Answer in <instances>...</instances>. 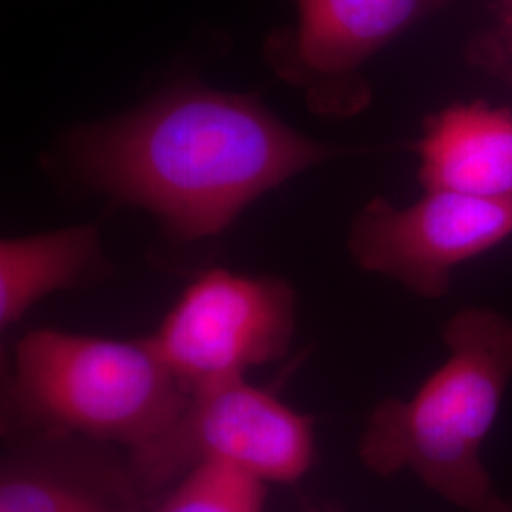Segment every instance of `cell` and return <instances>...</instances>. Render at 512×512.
<instances>
[{
    "mask_svg": "<svg viewBox=\"0 0 512 512\" xmlns=\"http://www.w3.org/2000/svg\"><path fill=\"white\" fill-rule=\"evenodd\" d=\"M512 236V200H488L429 190L410 207L382 198L353 222L349 251L374 274L399 281L412 293L440 298L461 262Z\"/></svg>",
    "mask_w": 512,
    "mask_h": 512,
    "instance_id": "cell-7",
    "label": "cell"
},
{
    "mask_svg": "<svg viewBox=\"0 0 512 512\" xmlns=\"http://www.w3.org/2000/svg\"><path fill=\"white\" fill-rule=\"evenodd\" d=\"M444 0H296V23L264 42V59L315 114L351 116L370 101L361 71Z\"/></svg>",
    "mask_w": 512,
    "mask_h": 512,
    "instance_id": "cell-6",
    "label": "cell"
},
{
    "mask_svg": "<svg viewBox=\"0 0 512 512\" xmlns=\"http://www.w3.org/2000/svg\"><path fill=\"white\" fill-rule=\"evenodd\" d=\"M0 463V512H152L112 444L12 435Z\"/></svg>",
    "mask_w": 512,
    "mask_h": 512,
    "instance_id": "cell-8",
    "label": "cell"
},
{
    "mask_svg": "<svg viewBox=\"0 0 512 512\" xmlns=\"http://www.w3.org/2000/svg\"><path fill=\"white\" fill-rule=\"evenodd\" d=\"M188 393L145 340L54 329L19 340L2 403L4 435H69L126 452L162 433Z\"/></svg>",
    "mask_w": 512,
    "mask_h": 512,
    "instance_id": "cell-3",
    "label": "cell"
},
{
    "mask_svg": "<svg viewBox=\"0 0 512 512\" xmlns=\"http://www.w3.org/2000/svg\"><path fill=\"white\" fill-rule=\"evenodd\" d=\"M313 420L272 393L232 378L188 393L162 433L126 452L148 499L183 476L217 465L264 484H294L315 463Z\"/></svg>",
    "mask_w": 512,
    "mask_h": 512,
    "instance_id": "cell-4",
    "label": "cell"
},
{
    "mask_svg": "<svg viewBox=\"0 0 512 512\" xmlns=\"http://www.w3.org/2000/svg\"><path fill=\"white\" fill-rule=\"evenodd\" d=\"M67 147L84 184L147 209L184 243L217 236L262 194L340 154L255 97L203 86L80 129Z\"/></svg>",
    "mask_w": 512,
    "mask_h": 512,
    "instance_id": "cell-1",
    "label": "cell"
},
{
    "mask_svg": "<svg viewBox=\"0 0 512 512\" xmlns=\"http://www.w3.org/2000/svg\"><path fill=\"white\" fill-rule=\"evenodd\" d=\"M266 497L262 480L205 465L169 486L152 512H264Z\"/></svg>",
    "mask_w": 512,
    "mask_h": 512,
    "instance_id": "cell-11",
    "label": "cell"
},
{
    "mask_svg": "<svg viewBox=\"0 0 512 512\" xmlns=\"http://www.w3.org/2000/svg\"><path fill=\"white\" fill-rule=\"evenodd\" d=\"M448 357L410 399L374 406L359 440L370 473H412L444 501L480 511L494 484L482 446L512 382V319L469 308L444 327Z\"/></svg>",
    "mask_w": 512,
    "mask_h": 512,
    "instance_id": "cell-2",
    "label": "cell"
},
{
    "mask_svg": "<svg viewBox=\"0 0 512 512\" xmlns=\"http://www.w3.org/2000/svg\"><path fill=\"white\" fill-rule=\"evenodd\" d=\"M476 512H512V501L501 495H495L480 511Z\"/></svg>",
    "mask_w": 512,
    "mask_h": 512,
    "instance_id": "cell-12",
    "label": "cell"
},
{
    "mask_svg": "<svg viewBox=\"0 0 512 512\" xmlns=\"http://www.w3.org/2000/svg\"><path fill=\"white\" fill-rule=\"evenodd\" d=\"M421 181L488 200H512V114L484 105L442 112L421 141Z\"/></svg>",
    "mask_w": 512,
    "mask_h": 512,
    "instance_id": "cell-9",
    "label": "cell"
},
{
    "mask_svg": "<svg viewBox=\"0 0 512 512\" xmlns=\"http://www.w3.org/2000/svg\"><path fill=\"white\" fill-rule=\"evenodd\" d=\"M310 512H336V511H334V509H329V507H327V509H313V511H310Z\"/></svg>",
    "mask_w": 512,
    "mask_h": 512,
    "instance_id": "cell-14",
    "label": "cell"
},
{
    "mask_svg": "<svg viewBox=\"0 0 512 512\" xmlns=\"http://www.w3.org/2000/svg\"><path fill=\"white\" fill-rule=\"evenodd\" d=\"M505 25H507V31L512 40V2L505 6Z\"/></svg>",
    "mask_w": 512,
    "mask_h": 512,
    "instance_id": "cell-13",
    "label": "cell"
},
{
    "mask_svg": "<svg viewBox=\"0 0 512 512\" xmlns=\"http://www.w3.org/2000/svg\"><path fill=\"white\" fill-rule=\"evenodd\" d=\"M107 266L99 230L74 226L0 245V327L10 329L44 296L84 285Z\"/></svg>",
    "mask_w": 512,
    "mask_h": 512,
    "instance_id": "cell-10",
    "label": "cell"
},
{
    "mask_svg": "<svg viewBox=\"0 0 512 512\" xmlns=\"http://www.w3.org/2000/svg\"><path fill=\"white\" fill-rule=\"evenodd\" d=\"M294 330L296 293L287 281L211 270L184 291L148 342L192 393L279 361Z\"/></svg>",
    "mask_w": 512,
    "mask_h": 512,
    "instance_id": "cell-5",
    "label": "cell"
}]
</instances>
